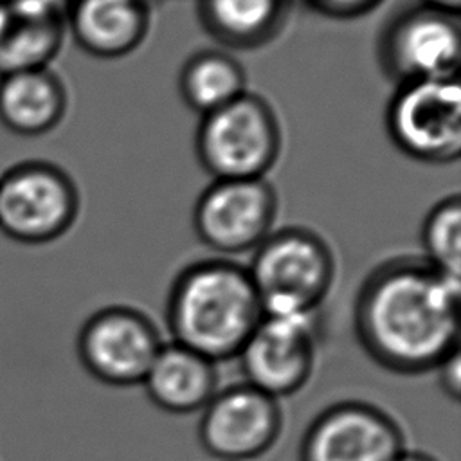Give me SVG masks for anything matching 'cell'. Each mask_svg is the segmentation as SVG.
I'll return each instance as SVG.
<instances>
[{
  "instance_id": "19",
  "label": "cell",
  "mask_w": 461,
  "mask_h": 461,
  "mask_svg": "<svg viewBox=\"0 0 461 461\" xmlns=\"http://www.w3.org/2000/svg\"><path fill=\"white\" fill-rule=\"evenodd\" d=\"M425 261L443 276L459 281L461 274V202L457 194L439 200L421 225Z\"/></svg>"
},
{
  "instance_id": "16",
  "label": "cell",
  "mask_w": 461,
  "mask_h": 461,
  "mask_svg": "<svg viewBox=\"0 0 461 461\" xmlns=\"http://www.w3.org/2000/svg\"><path fill=\"white\" fill-rule=\"evenodd\" d=\"M292 0H196L203 31L227 49L252 50L285 29Z\"/></svg>"
},
{
  "instance_id": "11",
  "label": "cell",
  "mask_w": 461,
  "mask_h": 461,
  "mask_svg": "<svg viewBox=\"0 0 461 461\" xmlns=\"http://www.w3.org/2000/svg\"><path fill=\"white\" fill-rule=\"evenodd\" d=\"M403 450V429L387 411L344 400L310 421L301 438L299 461H394Z\"/></svg>"
},
{
  "instance_id": "20",
  "label": "cell",
  "mask_w": 461,
  "mask_h": 461,
  "mask_svg": "<svg viewBox=\"0 0 461 461\" xmlns=\"http://www.w3.org/2000/svg\"><path fill=\"white\" fill-rule=\"evenodd\" d=\"M384 0H303L313 13L333 20H353L369 14Z\"/></svg>"
},
{
  "instance_id": "13",
  "label": "cell",
  "mask_w": 461,
  "mask_h": 461,
  "mask_svg": "<svg viewBox=\"0 0 461 461\" xmlns=\"http://www.w3.org/2000/svg\"><path fill=\"white\" fill-rule=\"evenodd\" d=\"M153 0H68L65 27L76 45L99 59L137 50L151 27Z\"/></svg>"
},
{
  "instance_id": "2",
  "label": "cell",
  "mask_w": 461,
  "mask_h": 461,
  "mask_svg": "<svg viewBox=\"0 0 461 461\" xmlns=\"http://www.w3.org/2000/svg\"><path fill=\"white\" fill-rule=\"evenodd\" d=\"M263 319V308L245 265L225 258L185 267L166 301L171 340L214 364L236 358Z\"/></svg>"
},
{
  "instance_id": "23",
  "label": "cell",
  "mask_w": 461,
  "mask_h": 461,
  "mask_svg": "<svg viewBox=\"0 0 461 461\" xmlns=\"http://www.w3.org/2000/svg\"><path fill=\"white\" fill-rule=\"evenodd\" d=\"M421 4L452 13V14H459V7H461V0H421Z\"/></svg>"
},
{
  "instance_id": "10",
  "label": "cell",
  "mask_w": 461,
  "mask_h": 461,
  "mask_svg": "<svg viewBox=\"0 0 461 461\" xmlns=\"http://www.w3.org/2000/svg\"><path fill=\"white\" fill-rule=\"evenodd\" d=\"M281 430L279 400L241 382L216 391L200 411L196 434L218 461H252L276 445Z\"/></svg>"
},
{
  "instance_id": "12",
  "label": "cell",
  "mask_w": 461,
  "mask_h": 461,
  "mask_svg": "<svg viewBox=\"0 0 461 461\" xmlns=\"http://www.w3.org/2000/svg\"><path fill=\"white\" fill-rule=\"evenodd\" d=\"M315 319L263 315L236 357L243 382L276 400L299 393L315 367Z\"/></svg>"
},
{
  "instance_id": "15",
  "label": "cell",
  "mask_w": 461,
  "mask_h": 461,
  "mask_svg": "<svg viewBox=\"0 0 461 461\" xmlns=\"http://www.w3.org/2000/svg\"><path fill=\"white\" fill-rule=\"evenodd\" d=\"M67 112V90L50 68L0 76V124L22 137L52 131Z\"/></svg>"
},
{
  "instance_id": "6",
  "label": "cell",
  "mask_w": 461,
  "mask_h": 461,
  "mask_svg": "<svg viewBox=\"0 0 461 461\" xmlns=\"http://www.w3.org/2000/svg\"><path fill=\"white\" fill-rule=\"evenodd\" d=\"M79 212V191L56 164L20 162L0 176V230L25 245L61 238Z\"/></svg>"
},
{
  "instance_id": "24",
  "label": "cell",
  "mask_w": 461,
  "mask_h": 461,
  "mask_svg": "<svg viewBox=\"0 0 461 461\" xmlns=\"http://www.w3.org/2000/svg\"><path fill=\"white\" fill-rule=\"evenodd\" d=\"M394 461H438L432 456L425 454V452H412V450H403Z\"/></svg>"
},
{
  "instance_id": "14",
  "label": "cell",
  "mask_w": 461,
  "mask_h": 461,
  "mask_svg": "<svg viewBox=\"0 0 461 461\" xmlns=\"http://www.w3.org/2000/svg\"><path fill=\"white\" fill-rule=\"evenodd\" d=\"M216 366L200 353L169 340L162 344L140 385L148 400L164 412H200L218 391Z\"/></svg>"
},
{
  "instance_id": "22",
  "label": "cell",
  "mask_w": 461,
  "mask_h": 461,
  "mask_svg": "<svg viewBox=\"0 0 461 461\" xmlns=\"http://www.w3.org/2000/svg\"><path fill=\"white\" fill-rule=\"evenodd\" d=\"M68 0H4L9 11L22 14H65Z\"/></svg>"
},
{
  "instance_id": "4",
  "label": "cell",
  "mask_w": 461,
  "mask_h": 461,
  "mask_svg": "<svg viewBox=\"0 0 461 461\" xmlns=\"http://www.w3.org/2000/svg\"><path fill=\"white\" fill-rule=\"evenodd\" d=\"M283 131L274 108L245 92L200 117L194 149L200 166L214 178H265L276 166Z\"/></svg>"
},
{
  "instance_id": "9",
  "label": "cell",
  "mask_w": 461,
  "mask_h": 461,
  "mask_svg": "<svg viewBox=\"0 0 461 461\" xmlns=\"http://www.w3.org/2000/svg\"><path fill=\"white\" fill-rule=\"evenodd\" d=\"M277 193L267 178L212 180L193 209V227L203 245L221 256L254 252L272 232Z\"/></svg>"
},
{
  "instance_id": "7",
  "label": "cell",
  "mask_w": 461,
  "mask_h": 461,
  "mask_svg": "<svg viewBox=\"0 0 461 461\" xmlns=\"http://www.w3.org/2000/svg\"><path fill=\"white\" fill-rule=\"evenodd\" d=\"M376 58L380 68L398 83L457 77L459 14L425 4L396 13L378 36Z\"/></svg>"
},
{
  "instance_id": "5",
  "label": "cell",
  "mask_w": 461,
  "mask_h": 461,
  "mask_svg": "<svg viewBox=\"0 0 461 461\" xmlns=\"http://www.w3.org/2000/svg\"><path fill=\"white\" fill-rule=\"evenodd\" d=\"M385 130L393 144L418 162H456L461 153L459 79L398 83L387 103Z\"/></svg>"
},
{
  "instance_id": "3",
  "label": "cell",
  "mask_w": 461,
  "mask_h": 461,
  "mask_svg": "<svg viewBox=\"0 0 461 461\" xmlns=\"http://www.w3.org/2000/svg\"><path fill=\"white\" fill-rule=\"evenodd\" d=\"M263 315L317 317L335 279L330 245L303 227L272 230L247 267Z\"/></svg>"
},
{
  "instance_id": "17",
  "label": "cell",
  "mask_w": 461,
  "mask_h": 461,
  "mask_svg": "<svg viewBox=\"0 0 461 461\" xmlns=\"http://www.w3.org/2000/svg\"><path fill=\"white\" fill-rule=\"evenodd\" d=\"M67 34L65 14L9 11L0 25V76L49 68Z\"/></svg>"
},
{
  "instance_id": "8",
  "label": "cell",
  "mask_w": 461,
  "mask_h": 461,
  "mask_svg": "<svg viewBox=\"0 0 461 461\" xmlns=\"http://www.w3.org/2000/svg\"><path fill=\"white\" fill-rule=\"evenodd\" d=\"M164 340L155 322L131 306H106L79 328L76 351L83 369L112 387L140 385Z\"/></svg>"
},
{
  "instance_id": "18",
  "label": "cell",
  "mask_w": 461,
  "mask_h": 461,
  "mask_svg": "<svg viewBox=\"0 0 461 461\" xmlns=\"http://www.w3.org/2000/svg\"><path fill=\"white\" fill-rule=\"evenodd\" d=\"M178 92L185 106L202 117L245 94L247 76L232 54L207 49L185 59L178 74Z\"/></svg>"
},
{
  "instance_id": "1",
  "label": "cell",
  "mask_w": 461,
  "mask_h": 461,
  "mask_svg": "<svg viewBox=\"0 0 461 461\" xmlns=\"http://www.w3.org/2000/svg\"><path fill=\"white\" fill-rule=\"evenodd\" d=\"M459 281L425 259L378 265L360 285L353 330L362 351L382 369L416 376L434 371L459 348Z\"/></svg>"
},
{
  "instance_id": "21",
  "label": "cell",
  "mask_w": 461,
  "mask_h": 461,
  "mask_svg": "<svg viewBox=\"0 0 461 461\" xmlns=\"http://www.w3.org/2000/svg\"><path fill=\"white\" fill-rule=\"evenodd\" d=\"M438 375V384L447 398L459 402L461 398V357L459 348L448 353L434 369Z\"/></svg>"
}]
</instances>
